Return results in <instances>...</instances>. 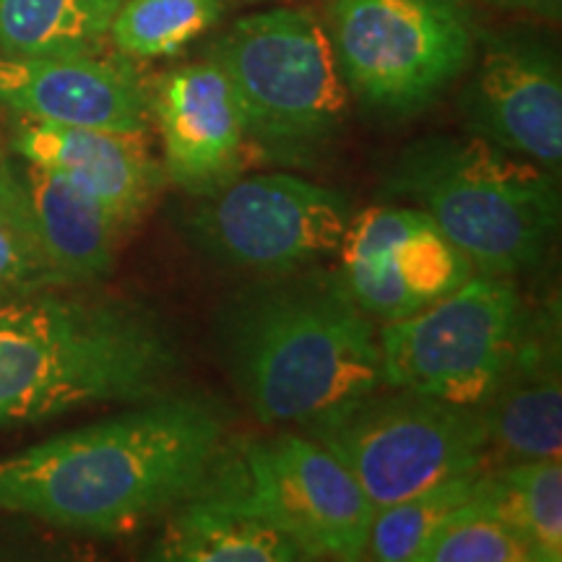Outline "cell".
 <instances>
[{"label":"cell","instance_id":"1","mask_svg":"<svg viewBox=\"0 0 562 562\" xmlns=\"http://www.w3.org/2000/svg\"><path fill=\"white\" fill-rule=\"evenodd\" d=\"M229 417L203 393L165 391L0 459V510L58 529L117 537L201 487Z\"/></svg>","mask_w":562,"mask_h":562},{"label":"cell","instance_id":"2","mask_svg":"<svg viewBox=\"0 0 562 562\" xmlns=\"http://www.w3.org/2000/svg\"><path fill=\"white\" fill-rule=\"evenodd\" d=\"M222 368L261 425L305 427L383 389L381 331L336 269L269 273L222 302Z\"/></svg>","mask_w":562,"mask_h":562},{"label":"cell","instance_id":"3","mask_svg":"<svg viewBox=\"0 0 562 562\" xmlns=\"http://www.w3.org/2000/svg\"><path fill=\"white\" fill-rule=\"evenodd\" d=\"M182 368L157 313L108 294L0 297V430L167 391Z\"/></svg>","mask_w":562,"mask_h":562},{"label":"cell","instance_id":"4","mask_svg":"<svg viewBox=\"0 0 562 562\" xmlns=\"http://www.w3.org/2000/svg\"><path fill=\"white\" fill-rule=\"evenodd\" d=\"M381 195L430 214L492 277L542 263L560 227L558 175L472 133L414 140L389 165Z\"/></svg>","mask_w":562,"mask_h":562},{"label":"cell","instance_id":"5","mask_svg":"<svg viewBox=\"0 0 562 562\" xmlns=\"http://www.w3.org/2000/svg\"><path fill=\"white\" fill-rule=\"evenodd\" d=\"M209 58L235 89L252 154L286 167H318L349 115L326 26L305 9L250 13L214 42Z\"/></svg>","mask_w":562,"mask_h":562},{"label":"cell","instance_id":"6","mask_svg":"<svg viewBox=\"0 0 562 562\" xmlns=\"http://www.w3.org/2000/svg\"><path fill=\"white\" fill-rule=\"evenodd\" d=\"M331 40L349 97L381 121H409L472 66V0H334Z\"/></svg>","mask_w":562,"mask_h":562},{"label":"cell","instance_id":"7","mask_svg":"<svg viewBox=\"0 0 562 562\" xmlns=\"http://www.w3.org/2000/svg\"><path fill=\"white\" fill-rule=\"evenodd\" d=\"M302 432L349 469L375 510L492 459L482 409L393 385L336 406Z\"/></svg>","mask_w":562,"mask_h":562},{"label":"cell","instance_id":"8","mask_svg":"<svg viewBox=\"0 0 562 562\" xmlns=\"http://www.w3.org/2000/svg\"><path fill=\"white\" fill-rule=\"evenodd\" d=\"M203 484L290 537L305 560H364L375 505L305 432L227 440Z\"/></svg>","mask_w":562,"mask_h":562},{"label":"cell","instance_id":"9","mask_svg":"<svg viewBox=\"0 0 562 562\" xmlns=\"http://www.w3.org/2000/svg\"><path fill=\"white\" fill-rule=\"evenodd\" d=\"M526 313L510 277L476 271L425 311L383 323L385 385L480 409L508 368Z\"/></svg>","mask_w":562,"mask_h":562},{"label":"cell","instance_id":"10","mask_svg":"<svg viewBox=\"0 0 562 562\" xmlns=\"http://www.w3.org/2000/svg\"><path fill=\"white\" fill-rule=\"evenodd\" d=\"M351 214L347 193L302 175H240L222 191L203 195L186 216V232L211 261L269 277L334 258Z\"/></svg>","mask_w":562,"mask_h":562},{"label":"cell","instance_id":"11","mask_svg":"<svg viewBox=\"0 0 562 562\" xmlns=\"http://www.w3.org/2000/svg\"><path fill=\"white\" fill-rule=\"evenodd\" d=\"M336 256L351 300L381 323L425 311L476 273L430 214L393 201L351 214Z\"/></svg>","mask_w":562,"mask_h":562},{"label":"cell","instance_id":"12","mask_svg":"<svg viewBox=\"0 0 562 562\" xmlns=\"http://www.w3.org/2000/svg\"><path fill=\"white\" fill-rule=\"evenodd\" d=\"M461 91L472 136L558 175L562 165V70L558 50L531 30L480 32Z\"/></svg>","mask_w":562,"mask_h":562},{"label":"cell","instance_id":"13","mask_svg":"<svg viewBox=\"0 0 562 562\" xmlns=\"http://www.w3.org/2000/svg\"><path fill=\"white\" fill-rule=\"evenodd\" d=\"M151 112L167 180L203 199L240 178L252 146L235 89L214 60L170 70L151 97Z\"/></svg>","mask_w":562,"mask_h":562},{"label":"cell","instance_id":"14","mask_svg":"<svg viewBox=\"0 0 562 562\" xmlns=\"http://www.w3.org/2000/svg\"><path fill=\"white\" fill-rule=\"evenodd\" d=\"M0 104L13 115L76 128L149 133L151 94L128 60L100 53L0 55Z\"/></svg>","mask_w":562,"mask_h":562},{"label":"cell","instance_id":"15","mask_svg":"<svg viewBox=\"0 0 562 562\" xmlns=\"http://www.w3.org/2000/svg\"><path fill=\"white\" fill-rule=\"evenodd\" d=\"M11 154L55 170L100 201L128 232L157 199L165 170L144 133L76 128L19 117L9 138Z\"/></svg>","mask_w":562,"mask_h":562},{"label":"cell","instance_id":"16","mask_svg":"<svg viewBox=\"0 0 562 562\" xmlns=\"http://www.w3.org/2000/svg\"><path fill=\"white\" fill-rule=\"evenodd\" d=\"M490 453L505 461L560 459L562 360L558 302L526 313L501 383L482 406Z\"/></svg>","mask_w":562,"mask_h":562},{"label":"cell","instance_id":"17","mask_svg":"<svg viewBox=\"0 0 562 562\" xmlns=\"http://www.w3.org/2000/svg\"><path fill=\"white\" fill-rule=\"evenodd\" d=\"M32 224L68 286L94 284L115 269L125 229L100 201L55 170L11 154Z\"/></svg>","mask_w":562,"mask_h":562},{"label":"cell","instance_id":"18","mask_svg":"<svg viewBox=\"0 0 562 562\" xmlns=\"http://www.w3.org/2000/svg\"><path fill=\"white\" fill-rule=\"evenodd\" d=\"M151 560L165 562H297V544L263 518L201 484L175 505Z\"/></svg>","mask_w":562,"mask_h":562},{"label":"cell","instance_id":"19","mask_svg":"<svg viewBox=\"0 0 562 562\" xmlns=\"http://www.w3.org/2000/svg\"><path fill=\"white\" fill-rule=\"evenodd\" d=\"M123 0H0V55L100 53Z\"/></svg>","mask_w":562,"mask_h":562},{"label":"cell","instance_id":"20","mask_svg":"<svg viewBox=\"0 0 562 562\" xmlns=\"http://www.w3.org/2000/svg\"><path fill=\"white\" fill-rule=\"evenodd\" d=\"M490 474L492 463L456 474L451 480L432 484L406 501L378 510L370 526L364 560L417 562L422 547L430 542L442 526L482 501L490 487Z\"/></svg>","mask_w":562,"mask_h":562},{"label":"cell","instance_id":"21","mask_svg":"<svg viewBox=\"0 0 562 562\" xmlns=\"http://www.w3.org/2000/svg\"><path fill=\"white\" fill-rule=\"evenodd\" d=\"M497 508L524 537L533 562L562 560L560 459L505 461L492 467Z\"/></svg>","mask_w":562,"mask_h":562},{"label":"cell","instance_id":"22","mask_svg":"<svg viewBox=\"0 0 562 562\" xmlns=\"http://www.w3.org/2000/svg\"><path fill=\"white\" fill-rule=\"evenodd\" d=\"M224 16V0H123L110 40L123 58H170Z\"/></svg>","mask_w":562,"mask_h":562},{"label":"cell","instance_id":"23","mask_svg":"<svg viewBox=\"0 0 562 562\" xmlns=\"http://www.w3.org/2000/svg\"><path fill=\"white\" fill-rule=\"evenodd\" d=\"M68 290L42 248L13 159H0V297Z\"/></svg>","mask_w":562,"mask_h":562},{"label":"cell","instance_id":"24","mask_svg":"<svg viewBox=\"0 0 562 562\" xmlns=\"http://www.w3.org/2000/svg\"><path fill=\"white\" fill-rule=\"evenodd\" d=\"M417 562H533L524 537L497 508L495 474L490 487L422 547Z\"/></svg>","mask_w":562,"mask_h":562},{"label":"cell","instance_id":"25","mask_svg":"<svg viewBox=\"0 0 562 562\" xmlns=\"http://www.w3.org/2000/svg\"><path fill=\"white\" fill-rule=\"evenodd\" d=\"M484 3L501 11L544 21V24H558L562 16V0H484Z\"/></svg>","mask_w":562,"mask_h":562},{"label":"cell","instance_id":"26","mask_svg":"<svg viewBox=\"0 0 562 562\" xmlns=\"http://www.w3.org/2000/svg\"><path fill=\"white\" fill-rule=\"evenodd\" d=\"M0 159H3V144H0Z\"/></svg>","mask_w":562,"mask_h":562}]
</instances>
